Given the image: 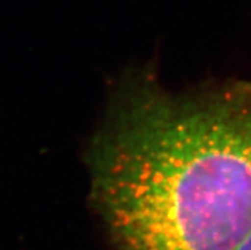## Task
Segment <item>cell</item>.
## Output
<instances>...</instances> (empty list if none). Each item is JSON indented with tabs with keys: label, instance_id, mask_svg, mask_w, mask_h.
<instances>
[{
	"label": "cell",
	"instance_id": "obj_1",
	"mask_svg": "<svg viewBox=\"0 0 251 250\" xmlns=\"http://www.w3.org/2000/svg\"><path fill=\"white\" fill-rule=\"evenodd\" d=\"M115 250H237L251 232V80L119 95L91 152Z\"/></svg>",
	"mask_w": 251,
	"mask_h": 250
},
{
	"label": "cell",
	"instance_id": "obj_2",
	"mask_svg": "<svg viewBox=\"0 0 251 250\" xmlns=\"http://www.w3.org/2000/svg\"><path fill=\"white\" fill-rule=\"evenodd\" d=\"M237 250H251V232L246 236L245 240L242 241Z\"/></svg>",
	"mask_w": 251,
	"mask_h": 250
}]
</instances>
